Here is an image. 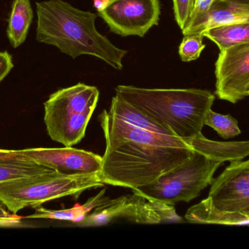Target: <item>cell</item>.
I'll return each mask as SVG.
<instances>
[{
	"label": "cell",
	"instance_id": "obj_1",
	"mask_svg": "<svg viewBox=\"0 0 249 249\" xmlns=\"http://www.w3.org/2000/svg\"><path fill=\"white\" fill-rule=\"evenodd\" d=\"M36 39L53 45L72 58L93 56L118 70L127 51L115 46L96 27L97 16L76 8L64 0L36 2Z\"/></svg>",
	"mask_w": 249,
	"mask_h": 249
},
{
	"label": "cell",
	"instance_id": "obj_2",
	"mask_svg": "<svg viewBox=\"0 0 249 249\" xmlns=\"http://www.w3.org/2000/svg\"><path fill=\"white\" fill-rule=\"evenodd\" d=\"M116 95L187 143L202 133L215 96L197 89H145L119 85Z\"/></svg>",
	"mask_w": 249,
	"mask_h": 249
},
{
	"label": "cell",
	"instance_id": "obj_3",
	"mask_svg": "<svg viewBox=\"0 0 249 249\" xmlns=\"http://www.w3.org/2000/svg\"><path fill=\"white\" fill-rule=\"evenodd\" d=\"M194 152L192 149L135 140L106 143L98 175L103 184L134 190L184 163Z\"/></svg>",
	"mask_w": 249,
	"mask_h": 249
},
{
	"label": "cell",
	"instance_id": "obj_4",
	"mask_svg": "<svg viewBox=\"0 0 249 249\" xmlns=\"http://www.w3.org/2000/svg\"><path fill=\"white\" fill-rule=\"evenodd\" d=\"M207 198L187 211L190 223L249 225V159L234 161L212 181Z\"/></svg>",
	"mask_w": 249,
	"mask_h": 249
},
{
	"label": "cell",
	"instance_id": "obj_5",
	"mask_svg": "<svg viewBox=\"0 0 249 249\" xmlns=\"http://www.w3.org/2000/svg\"><path fill=\"white\" fill-rule=\"evenodd\" d=\"M99 95L96 86L83 83L52 94L44 103V121L50 137L65 147L80 143L86 135Z\"/></svg>",
	"mask_w": 249,
	"mask_h": 249
},
{
	"label": "cell",
	"instance_id": "obj_6",
	"mask_svg": "<svg viewBox=\"0 0 249 249\" xmlns=\"http://www.w3.org/2000/svg\"><path fill=\"white\" fill-rule=\"evenodd\" d=\"M97 173L65 175L54 170L0 183V201L11 213L38 207L55 199L80 195L89 189L104 186Z\"/></svg>",
	"mask_w": 249,
	"mask_h": 249
},
{
	"label": "cell",
	"instance_id": "obj_7",
	"mask_svg": "<svg viewBox=\"0 0 249 249\" xmlns=\"http://www.w3.org/2000/svg\"><path fill=\"white\" fill-rule=\"evenodd\" d=\"M222 164L195 152L184 163L162 174L151 184L132 191L171 206L180 202L188 203L212 184L213 175Z\"/></svg>",
	"mask_w": 249,
	"mask_h": 249
},
{
	"label": "cell",
	"instance_id": "obj_8",
	"mask_svg": "<svg viewBox=\"0 0 249 249\" xmlns=\"http://www.w3.org/2000/svg\"><path fill=\"white\" fill-rule=\"evenodd\" d=\"M160 0H110L99 16L110 32L122 37L143 38L160 16Z\"/></svg>",
	"mask_w": 249,
	"mask_h": 249
},
{
	"label": "cell",
	"instance_id": "obj_9",
	"mask_svg": "<svg viewBox=\"0 0 249 249\" xmlns=\"http://www.w3.org/2000/svg\"><path fill=\"white\" fill-rule=\"evenodd\" d=\"M215 74L219 99L236 103L248 96L249 42L220 51Z\"/></svg>",
	"mask_w": 249,
	"mask_h": 249
},
{
	"label": "cell",
	"instance_id": "obj_10",
	"mask_svg": "<svg viewBox=\"0 0 249 249\" xmlns=\"http://www.w3.org/2000/svg\"><path fill=\"white\" fill-rule=\"evenodd\" d=\"M26 157L36 161L65 175L99 174L102 171V156L74 149L64 148H37L20 150Z\"/></svg>",
	"mask_w": 249,
	"mask_h": 249
},
{
	"label": "cell",
	"instance_id": "obj_11",
	"mask_svg": "<svg viewBox=\"0 0 249 249\" xmlns=\"http://www.w3.org/2000/svg\"><path fill=\"white\" fill-rule=\"evenodd\" d=\"M119 218L143 225L184 222L182 218L177 214L174 206L165 204L135 192H133L132 195H126Z\"/></svg>",
	"mask_w": 249,
	"mask_h": 249
},
{
	"label": "cell",
	"instance_id": "obj_12",
	"mask_svg": "<svg viewBox=\"0 0 249 249\" xmlns=\"http://www.w3.org/2000/svg\"><path fill=\"white\" fill-rule=\"evenodd\" d=\"M243 22H249V0H216L207 13L182 30V34H201L211 28Z\"/></svg>",
	"mask_w": 249,
	"mask_h": 249
},
{
	"label": "cell",
	"instance_id": "obj_13",
	"mask_svg": "<svg viewBox=\"0 0 249 249\" xmlns=\"http://www.w3.org/2000/svg\"><path fill=\"white\" fill-rule=\"evenodd\" d=\"M195 152L208 159L223 163L243 160L249 156V140L247 141L220 142L209 140L200 133L187 142Z\"/></svg>",
	"mask_w": 249,
	"mask_h": 249
},
{
	"label": "cell",
	"instance_id": "obj_14",
	"mask_svg": "<svg viewBox=\"0 0 249 249\" xmlns=\"http://www.w3.org/2000/svg\"><path fill=\"white\" fill-rule=\"evenodd\" d=\"M109 200L105 196V190H102L96 195L89 199L84 205L77 204L71 209L64 210H49L38 206L35 213L26 216V219H51V220L67 221L78 224L82 222L90 212L102 206Z\"/></svg>",
	"mask_w": 249,
	"mask_h": 249
},
{
	"label": "cell",
	"instance_id": "obj_15",
	"mask_svg": "<svg viewBox=\"0 0 249 249\" xmlns=\"http://www.w3.org/2000/svg\"><path fill=\"white\" fill-rule=\"evenodd\" d=\"M33 18L30 0H13L7 28V38L13 48H18L25 42Z\"/></svg>",
	"mask_w": 249,
	"mask_h": 249
},
{
	"label": "cell",
	"instance_id": "obj_16",
	"mask_svg": "<svg viewBox=\"0 0 249 249\" xmlns=\"http://www.w3.org/2000/svg\"><path fill=\"white\" fill-rule=\"evenodd\" d=\"M109 113L139 128L164 135L174 136L169 130L164 128L158 123L151 119L138 108L124 100L118 95L112 99Z\"/></svg>",
	"mask_w": 249,
	"mask_h": 249
},
{
	"label": "cell",
	"instance_id": "obj_17",
	"mask_svg": "<svg viewBox=\"0 0 249 249\" xmlns=\"http://www.w3.org/2000/svg\"><path fill=\"white\" fill-rule=\"evenodd\" d=\"M17 156L0 159V183L53 170L26 157L20 150Z\"/></svg>",
	"mask_w": 249,
	"mask_h": 249
},
{
	"label": "cell",
	"instance_id": "obj_18",
	"mask_svg": "<svg viewBox=\"0 0 249 249\" xmlns=\"http://www.w3.org/2000/svg\"><path fill=\"white\" fill-rule=\"evenodd\" d=\"M219 47V50L249 42V22L232 23L211 28L202 32Z\"/></svg>",
	"mask_w": 249,
	"mask_h": 249
},
{
	"label": "cell",
	"instance_id": "obj_19",
	"mask_svg": "<svg viewBox=\"0 0 249 249\" xmlns=\"http://www.w3.org/2000/svg\"><path fill=\"white\" fill-rule=\"evenodd\" d=\"M126 195L111 200L90 212L82 222L77 224L80 227H98L108 225L120 217L125 201Z\"/></svg>",
	"mask_w": 249,
	"mask_h": 249
},
{
	"label": "cell",
	"instance_id": "obj_20",
	"mask_svg": "<svg viewBox=\"0 0 249 249\" xmlns=\"http://www.w3.org/2000/svg\"><path fill=\"white\" fill-rule=\"evenodd\" d=\"M204 124L213 129L222 138H231L241 133L238 121L234 117L213 112L212 109L208 111Z\"/></svg>",
	"mask_w": 249,
	"mask_h": 249
},
{
	"label": "cell",
	"instance_id": "obj_21",
	"mask_svg": "<svg viewBox=\"0 0 249 249\" xmlns=\"http://www.w3.org/2000/svg\"><path fill=\"white\" fill-rule=\"evenodd\" d=\"M203 38L202 34L184 35L178 48V54L183 61H195L200 57L202 51L206 48L203 42Z\"/></svg>",
	"mask_w": 249,
	"mask_h": 249
},
{
	"label": "cell",
	"instance_id": "obj_22",
	"mask_svg": "<svg viewBox=\"0 0 249 249\" xmlns=\"http://www.w3.org/2000/svg\"><path fill=\"white\" fill-rule=\"evenodd\" d=\"M175 20L181 31L188 24L194 0H173Z\"/></svg>",
	"mask_w": 249,
	"mask_h": 249
},
{
	"label": "cell",
	"instance_id": "obj_23",
	"mask_svg": "<svg viewBox=\"0 0 249 249\" xmlns=\"http://www.w3.org/2000/svg\"><path fill=\"white\" fill-rule=\"evenodd\" d=\"M23 225L22 217L11 213L0 201V228H20Z\"/></svg>",
	"mask_w": 249,
	"mask_h": 249
},
{
	"label": "cell",
	"instance_id": "obj_24",
	"mask_svg": "<svg viewBox=\"0 0 249 249\" xmlns=\"http://www.w3.org/2000/svg\"><path fill=\"white\" fill-rule=\"evenodd\" d=\"M215 1L216 0H194L193 10H192L187 27L196 21L197 19L204 16Z\"/></svg>",
	"mask_w": 249,
	"mask_h": 249
},
{
	"label": "cell",
	"instance_id": "obj_25",
	"mask_svg": "<svg viewBox=\"0 0 249 249\" xmlns=\"http://www.w3.org/2000/svg\"><path fill=\"white\" fill-rule=\"evenodd\" d=\"M13 68V57L8 51H0V82L2 81Z\"/></svg>",
	"mask_w": 249,
	"mask_h": 249
},
{
	"label": "cell",
	"instance_id": "obj_26",
	"mask_svg": "<svg viewBox=\"0 0 249 249\" xmlns=\"http://www.w3.org/2000/svg\"><path fill=\"white\" fill-rule=\"evenodd\" d=\"M19 153H20L19 150H4V149H0V159L17 156Z\"/></svg>",
	"mask_w": 249,
	"mask_h": 249
},
{
	"label": "cell",
	"instance_id": "obj_27",
	"mask_svg": "<svg viewBox=\"0 0 249 249\" xmlns=\"http://www.w3.org/2000/svg\"><path fill=\"white\" fill-rule=\"evenodd\" d=\"M109 1L110 0H93V6L98 12L102 11L108 5Z\"/></svg>",
	"mask_w": 249,
	"mask_h": 249
},
{
	"label": "cell",
	"instance_id": "obj_28",
	"mask_svg": "<svg viewBox=\"0 0 249 249\" xmlns=\"http://www.w3.org/2000/svg\"><path fill=\"white\" fill-rule=\"evenodd\" d=\"M247 95H248V96H249V86L248 88V90H247Z\"/></svg>",
	"mask_w": 249,
	"mask_h": 249
}]
</instances>
